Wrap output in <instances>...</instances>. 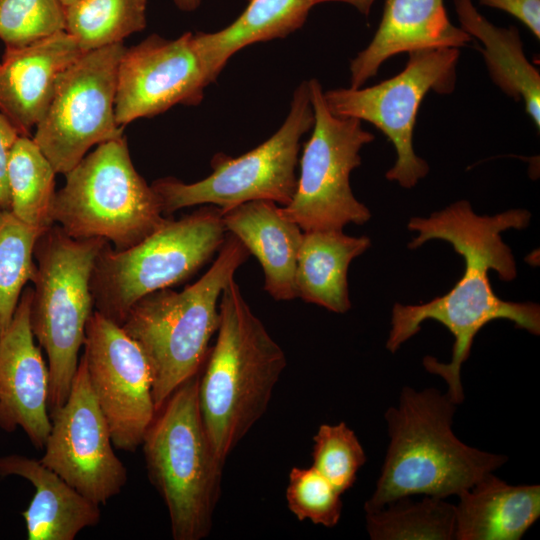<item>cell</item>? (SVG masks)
<instances>
[{"instance_id":"6da1fadb","label":"cell","mask_w":540,"mask_h":540,"mask_svg":"<svg viewBox=\"0 0 540 540\" xmlns=\"http://www.w3.org/2000/svg\"><path fill=\"white\" fill-rule=\"evenodd\" d=\"M531 214L525 209H510L492 216L478 215L466 200L457 201L429 217H412L407 227L417 232L408 244L411 249L429 240H443L463 257V276L446 294L429 302L404 305L395 303L391 312V328L386 348L395 353L416 335L426 320L444 325L453 335L454 344L449 363L426 356L425 369L444 379L446 394L455 403L464 401L460 371L468 359L477 333L489 322L506 319L531 334H540V308L533 302H510L492 290L489 271H496L504 281L517 275L511 248L501 234L508 229L528 226Z\"/></svg>"},{"instance_id":"7a4b0ae2","label":"cell","mask_w":540,"mask_h":540,"mask_svg":"<svg viewBox=\"0 0 540 540\" xmlns=\"http://www.w3.org/2000/svg\"><path fill=\"white\" fill-rule=\"evenodd\" d=\"M456 406L435 388L403 387L398 405L384 416L390 441L365 513L415 494L459 496L507 462L506 455L470 447L456 437L452 430Z\"/></svg>"},{"instance_id":"3957f363","label":"cell","mask_w":540,"mask_h":540,"mask_svg":"<svg viewBox=\"0 0 540 540\" xmlns=\"http://www.w3.org/2000/svg\"><path fill=\"white\" fill-rule=\"evenodd\" d=\"M218 307L217 337L199 373L198 398L207 434L225 461L266 412L287 359L234 279Z\"/></svg>"},{"instance_id":"277c9868","label":"cell","mask_w":540,"mask_h":540,"mask_svg":"<svg viewBox=\"0 0 540 540\" xmlns=\"http://www.w3.org/2000/svg\"><path fill=\"white\" fill-rule=\"evenodd\" d=\"M250 253L232 235L226 238L207 272L177 292H152L129 310L121 327L142 349L152 376L156 412L185 381L197 375L219 326V300L225 286Z\"/></svg>"},{"instance_id":"5b68a950","label":"cell","mask_w":540,"mask_h":540,"mask_svg":"<svg viewBox=\"0 0 540 540\" xmlns=\"http://www.w3.org/2000/svg\"><path fill=\"white\" fill-rule=\"evenodd\" d=\"M199 373L170 395L141 444L149 480L167 507L174 540L206 538L221 494L225 461L203 423Z\"/></svg>"},{"instance_id":"8992f818","label":"cell","mask_w":540,"mask_h":540,"mask_svg":"<svg viewBox=\"0 0 540 540\" xmlns=\"http://www.w3.org/2000/svg\"><path fill=\"white\" fill-rule=\"evenodd\" d=\"M106 242L73 238L53 224L35 244L30 324L48 358L49 415L65 403L70 392L86 324L94 311L92 272Z\"/></svg>"},{"instance_id":"52a82bcc","label":"cell","mask_w":540,"mask_h":540,"mask_svg":"<svg viewBox=\"0 0 540 540\" xmlns=\"http://www.w3.org/2000/svg\"><path fill=\"white\" fill-rule=\"evenodd\" d=\"M65 178L51 215L73 238H101L124 250L169 219L152 186L135 169L125 136L97 145Z\"/></svg>"},{"instance_id":"ba28073f","label":"cell","mask_w":540,"mask_h":540,"mask_svg":"<svg viewBox=\"0 0 540 540\" xmlns=\"http://www.w3.org/2000/svg\"><path fill=\"white\" fill-rule=\"evenodd\" d=\"M226 234L221 209L202 205L168 219L130 248L116 250L106 242L91 277L95 310L121 326L142 297L192 277L218 253Z\"/></svg>"},{"instance_id":"9c48e42d","label":"cell","mask_w":540,"mask_h":540,"mask_svg":"<svg viewBox=\"0 0 540 540\" xmlns=\"http://www.w3.org/2000/svg\"><path fill=\"white\" fill-rule=\"evenodd\" d=\"M313 123L308 81L302 82L282 126L259 146L238 157L214 155L210 175L194 183L173 177L155 180L151 186L163 213L195 205H214L225 211L255 200L288 205L297 186L300 140Z\"/></svg>"},{"instance_id":"30bf717a","label":"cell","mask_w":540,"mask_h":540,"mask_svg":"<svg viewBox=\"0 0 540 540\" xmlns=\"http://www.w3.org/2000/svg\"><path fill=\"white\" fill-rule=\"evenodd\" d=\"M308 85L314 112L312 133L303 145L296 191L282 210L304 232L365 224L371 212L354 196L350 174L361 165L360 151L374 135L359 119L333 115L318 80L311 79Z\"/></svg>"},{"instance_id":"8fae6325","label":"cell","mask_w":540,"mask_h":540,"mask_svg":"<svg viewBox=\"0 0 540 540\" xmlns=\"http://www.w3.org/2000/svg\"><path fill=\"white\" fill-rule=\"evenodd\" d=\"M405 68L374 86L338 88L323 92L329 111L338 117L356 118L377 127L393 144L397 159L386 172L389 181L414 187L429 171L413 148V132L420 104L430 91L453 92L458 48L412 51Z\"/></svg>"},{"instance_id":"7c38bea8","label":"cell","mask_w":540,"mask_h":540,"mask_svg":"<svg viewBox=\"0 0 540 540\" xmlns=\"http://www.w3.org/2000/svg\"><path fill=\"white\" fill-rule=\"evenodd\" d=\"M117 43L83 53L61 76L32 138L56 174L65 175L93 146L124 136L115 117Z\"/></svg>"},{"instance_id":"4fadbf2b","label":"cell","mask_w":540,"mask_h":540,"mask_svg":"<svg viewBox=\"0 0 540 540\" xmlns=\"http://www.w3.org/2000/svg\"><path fill=\"white\" fill-rule=\"evenodd\" d=\"M49 416L51 428L40 462L99 506L118 495L127 482V470L114 452L84 355L65 403Z\"/></svg>"},{"instance_id":"5bb4252c","label":"cell","mask_w":540,"mask_h":540,"mask_svg":"<svg viewBox=\"0 0 540 540\" xmlns=\"http://www.w3.org/2000/svg\"><path fill=\"white\" fill-rule=\"evenodd\" d=\"M83 345L89 382L113 445L133 452L157 413L146 356L120 325L96 310L86 324Z\"/></svg>"},{"instance_id":"9a60e30c","label":"cell","mask_w":540,"mask_h":540,"mask_svg":"<svg viewBox=\"0 0 540 540\" xmlns=\"http://www.w3.org/2000/svg\"><path fill=\"white\" fill-rule=\"evenodd\" d=\"M216 80L195 33L169 40L152 34L125 48L119 62L115 117L124 127L175 105L196 106Z\"/></svg>"},{"instance_id":"2e32d148","label":"cell","mask_w":540,"mask_h":540,"mask_svg":"<svg viewBox=\"0 0 540 540\" xmlns=\"http://www.w3.org/2000/svg\"><path fill=\"white\" fill-rule=\"evenodd\" d=\"M32 296L33 288L25 287L0 336V428L9 433L22 428L32 445L42 450L51 428L49 369L31 329Z\"/></svg>"},{"instance_id":"e0dca14e","label":"cell","mask_w":540,"mask_h":540,"mask_svg":"<svg viewBox=\"0 0 540 540\" xmlns=\"http://www.w3.org/2000/svg\"><path fill=\"white\" fill-rule=\"evenodd\" d=\"M82 54L65 31L27 45L5 47L0 62V112L21 136L30 137L61 76Z\"/></svg>"},{"instance_id":"ac0fdd59","label":"cell","mask_w":540,"mask_h":540,"mask_svg":"<svg viewBox=\"0 0 540 540\" xmlns=\"http://www.w3.org/2000/svg\"><path fill=\"white\" fill-rule=\"evenodd\" d=\"M471 36L454 26L443 0H385L380 24L368 46L350 63V88H360L387 59L422 49L460 48Z\"/></svg>"},{"instance_id":"d6986e66","label":"cell","mask_w":540,"mask_h":540,"mask_svg":"<svg viewBox=\"0 0 540 540\" xmlns=\"http://www.w3.org/2000/svg\"><path fill=\"white\" fill-rule=\"evenodd\" d=\"M228 233L254 255L264 272V290L277 301L297 298L295 272L303 230L269 200L249 201L222 211Z\"/></svg>"},{"instance_id":"ffe728a7","label":"cell","mask_w":540,"mask_h":540,"mask_svg":"<svg viewBox=\"0 0 540 540\" xmlns=\"http://www.w3.org/2000/svg\"><path fill=\"white\" fill-rule=\"evenodd\" d=\"M0 476L22 477L35 488L29 506L22 512L28 540H73L80 531L100 522V506L40 460L19 454L1 456Z\"/></svg>"},{"instance_id":"44dd1931","label":"cell","mask_w":540,"mask_h":540,"mask_svg":"<svg viewBox=\"0 0 540 540\" xmlns=\"http://www.w3.org/2000/svg\"><path fill=\"white\" fill-rule=\"evenodd\" d=\"M458 497L456 540H519L540 516L539 485H509L492 472Z\"/></svg>"},{"instance_id":"7402d4cb","label":"cell","mask_w":540,"mask_h":540,"mask_svg":"<svg viewBox=\"0 0 540 540\" xmlns=\"http://www.w3.org/2000/svg\"><path fill=\"white\" fill-rule=\"evenodd\" d=\"M371 245L367 236H349L342 230L303 231L297 257V297L307 303L343 314L351 308L348 268Z\"/></svg>"},{"instance_id":"603a6c76","label":"cell","mask_w":540,"mask_h":540,"mask_svg":"<svg viewBox=\"0 0 540 540\" xmlns=\"http://www.w3.org/2000/svg\"><path fill=\"white\" fill-rule=\"evenodd\" d=\"M463 29L483 43V54L493 82L515 101L524 102L525 111L540 127V75L523 51L515 26L497 27L478 12L472 0H454Z\"/></svg>"},{"instance_id":"cb8c5ba5","label":"cell","mask_w":540,"mask_h":540,"mask_svg":"<svg viewBox=\"0 0 540 540\" xmlns=\"http://www.w3.org/2000/svg\"><path fill=\"white\" fill-rule=\"evenodd\" d=\"M334 1L337 0H247L246 8L227 27L195 34L217 78L229 58L242 48L288 36L304 25L314 6Z\"/></svg>"},{"instance_id":"d4e9b609","label":"cell","mask_w":540,"mask_h":540,"mask_svg":"<svg viewBox=\"0 0 540 540\" xmlns=\"http://www.w3.org/2000/svg\"><path fill=\"white\" fill-rule=\"evenodd\" d=\"M55 170L34 140L20 136L8 163L10 211L22 222L45 230L54 223Z\"/></svg>"},{"instance_id":"484cf974","label":"cell","mask_w":540,"mask_h":540,"mask_svg":"<svg viewBox=\"0 0 540 540\" xmlns=\"http://www.w3.org/2000/svg\"><path fill=\"white\" fill-rule=\"evenodd\" d=\"M147 0H77L65 7V29L83 53L117 43L146 27Z\"/></svg>"},{"instance_id":"4316f807","label":"cell","mask_w":540,"mask_h":540,"mask_svg":"<svg viewBox=\"0 0 540 540\" xmlns=\"http://www.w3.org/2000/svg\"><path fill=\"white\" fill-rule=\"evenodd\" d=\"M455 527V505L432 496L421 501L399 498L366 513V529L373 540H451Z\"/></svg>"},{"instance_id":"83f0119b","label":"cell","mask_w":540,"mask_h":540,"mask_svg":"<svg viewBox=\"0 0 540 540\" xmlns=\"http://www.w3.org/2000/svg\"><path fill=\"white\" fill-rule=\"evenodd\" d=\"M43 231L9 210H0V336L12 321L26 283L34 277V248Z\"/></svg>"},{"instance_id":"f1b7e54d","label":"cell","mask_w":540,"mask_h":540,"mask_svg":"<svg viewBox=\"0 0 540 540\" xmlns=\"http://www.w3.org/2000/svg\"><path fill=\"white\" fill-rule=\"evenodd\" d=\"M314 467L341 494L356 481L367 458L355 432L345 422L322 424L313 437Z\"/></svg>"},{"instance_id":"f546056e","label":"cell","mask_w":540,"mask_h":540,"mask_svg":"<svg viewBox=\"0 0 540 540\" xmlns=\"http://www.w3.org/2000/svg\"><path fill=\"white\" fill-rule=\"evenodd\" d=\"M60 0H0V39L23 46L65 29Z\"/></svg>"},{"instance_id":"4dcf8cb0","label":"cell","mask_w":540,"mask_h":540,"mask_svg":"<svg viewBox=\"0 0 540 540\" xmlns=\"http://www.w3.org/2000/svg\"><path fill=\"white\" fill-rule=\"evenodd\" d=\"M285 495L288 509L299 521L309 520L327 528L338 524L342 494L314 467H293Z\"/></svg>"},{"instance_id":"1f68e13d","label":"cell","mask_w":540,"mask_h":540,"mask_svg":"<svg viewBox=\"0 0 540 540\" xmlns=\"http://www.w3.org/2000/svg\"><path fill=\"white\" fill-rule=\"evenodd\" d=\"M20 136L15 126L0 112V210L10 211L8 163L12 149Z\"/></svg>"},{"instance_id":"d6a6232c","label":"cell","mask_w":540,"mask_h":540,"mask_svg":"<svg viewBox=\"0 0 540 540\" xmlns=\"http://www.w3.org/2000/svg\"><path fill=\"white\" fill-rule=\"evenodd\" d=\"M482 5L509 13L540 38V0H479Z\"/></svg>"},{"instance_id":"836d02e7","label":"cell","mask_w":540,"mask_h":540,"mask_svg":"<svg viewBox=\"0 0 540 540\" xmlns=\"http://www.w3.org/2000/svg\"><path fill=\"white\" fill-rule=\"evenodd\" d=\"M375 0H338L355 7L360 13L368 15Z\"/></svg>"},{"instance_id":"e575fe53","label":"cell","mask_w":540,"mask_h":540,"mask_svg":"<svg viewBox=\"0 0 540 540\" xmlns=\"http://www.w3.org/2000/svg\"><path fill=\"white\" fill-rule=\"evenodd\" d=\"M175 5L184 12H192L196 10L201 0H173Z\"/></svg>"},{"instance_id":"d590c367","label":"cell","mask_w":540,"mask_h":540,"mask_svg":"<svg viewBox=\"0 0 540 540\" xmlns=\"http://www.w3.org/2000/svg\"><path fill=\"white\" fill-rule=\"evenodd\" d=\"M62 5L65 7H67L68 5L72 4L73 2L77 1V0H60Z\"/></svg>"}]
</instances>
